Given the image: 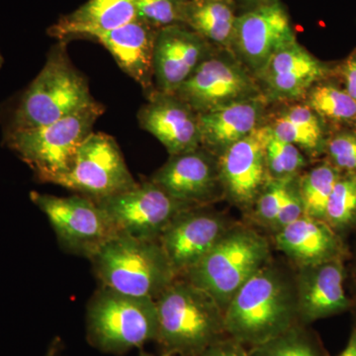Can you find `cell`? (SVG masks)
<instances>
[{"label":"cell","instance_id":"1","mask_svg":"<svg viewBox=\"0 0 356 356\" xmlns=\"http://www.w3.org/2000/svg\"><path fill=\"white\" fill-rule=\"evenodd\" d=\"M296 293L273 267H262L236 293L225 310L227 334L254 348L295 324Z\"/></svg>","mask_w":356,"mask_h":356},{"label":"cell","instance_id":"2","mask_svg":"<svg viewBox=\"0 0 356 356\" xmlns=\"http://www.w3.org/2000/svg\"><path fill=\"white\" fill-rule=\"evenodd\" d=\"M156 343L163 355L197 356L228 337L225 312L209 294L187 280H175L156 300Z\"/></svg>","mask_w":356,"mask_h":356},{"label":"cell","instance_id":"3","mask_svg":"<svg viewBox=\"0 0 356 356\" xmlns=\"http://www.w3.org/2000/svg\"><path fill=\"white\" fill-rule=\"evenodd\" d=\"M86 77L70 62L67 42L48 54L46 64L13 110L6 132L49 125L95 104Z\"/></svg>","mask_w":356,"mask_h":356},{"label":"cell","instance_id":"4","mask_svg":"<svg viewBox=\"0 0 356 356\" xmlns=\"http://www.w3.org/2000/svg\"><path fill=\"white\" fill-rule=\"evenodd\" d=\"M102 286L156 300L177 280L159 241L118 233L89 259Z\"/></svg>","mask_w":356,"mask_h":356},{"label":"cell","instance_id":"5","mask_svg":"<svg viewBox=\"0 0 356 356\" xmlns=\"http://www.w3.org/2000/svg\"><path fill=\"white\" fill-rule=\"evenodd\" d=\"M86 327V339L95 350L107 355H125L156 341V300L102 286L89 300Z\"/></svg>","mask_w":356,"mask_h":356},{"label":"cell","instance_id":"6","mask_svg":"<svg viewBox=\"0 0 356 356\" xmlns=\"http://www.w3.org/2000/svg\"><path fill=\"white\" fill-rule=\"evenodd\" d=\"M269 254L268 243L254 229H228L184 277L209 294L225 312L236 293L266 266Z\"/></svg>","mask_w":356,"mask_h":356},{"label":"cell","instance_id":"7","mask_svg":"<svg viewBox=\"0 0 356 356\" xmlns=\"http://www.w3.org/2000/svg\"><path fill=\"white\" fill-rule=\"evenodd\" d=\"M104 107L99 102L42 127L4 132V144L29 166L40 182L51 184L72 166L77 149L92 133Z\"/></svg>","mask_w":356,"mask_h":356},{"label":"cell","instance_id":"8","mask_svg":"<svg viewBox=\"0 0 356 356\" xmlns=\"http://www.w3.org/2000/svg\"><path fill=\"white\" fill-rule=\"evenodd\" d=\"M51 184L95 202L138 185L116 140L100 132L89 134L77 149L70 170Z\"/></svg>","mask_w":356,"mask_h":356},{"label":"cell","instance_id":"9","mask_svg":"<svg viewBox=\"0 0 356 356\" xmlns=\"http://www.w3.org/2000/svg\"><path fill=\"white\" fill-rule=\"evenodd\" d=\"M30 199L48 218L65 250L90 259L118 234L95 201L81 195L60 197L32 191Z\"/></svg>","mask_w":356,"mask_h":356},{"label":"cell","instance_id":"10","mask_svg":"<svg viewBox=\"0 0 356 356\" xmlns=\"http://www.w3.org/2000/svg\"><path fill=\"white\" fill-rule=\"evenodd\" d=\"M96 203L118 233L145 241H159L180 212L194 208L172 198L151 180Z\"/></svg>","mask_w":356,"mask_h":356},{"label":"cell","instance_id":"11","mask_svg":"<svg viewBox=\"0 0 356 356\" xmlns=\"http://www.w3.org/2000/svg\"><path fill=\"white\" fill-rule=\"evenodd\" d=\"M254 79L233 58L210 54L175 92L198 114L257 97Z\"/></svg>","mask_w":356,"mask_h":356},{"label":"cell","instance_id":"12","mask_svg":"<svg viewBox=\"0 0 356 356\" xmlns=\"http://www.w3.org/2000/svg\"><path fill=\"white\" fill-rule=\"evenodd\" d=\"M295 42L291 20L277 0L238 13L231 49L259 74L274 55Z\"/></svg>","mask_w":356,"mask_h":356},{"label":"cell","instance_id":"13","mask_svg":"<svg viewBox=\"0 0 356 356\" xmlns=\"http://www.w3.org/2000/svg\"><path fill=\"white\" fill-rule=\"evenodd\" d=\"M269 134V126H259L220 154V182L238 205L248 207L266 187L268 177L266 146Z\"/></svg>","mask_w":356,"mask_h":356},{"label":"cell","instance_id":"14","mask_svg":"<svg viewBox=\"0 0 356 356\" xmlns=\"http://www.w3.org/2000/svg\"><path fill=\"white\" fill-rule=\"evenodd\" d=\"M226 222L210 213L189 208L180 212L159 238L177 276H184L226 233Z\"/></svg>","mask_w":356,"mask_h":356},{"label":"cell","instance_id":"15","mask_svg":"<svg viewBox=\"0 0 356 356\" xmlns=\"http://www.w3.org/2000/svg\"><path fill=\"white\" fill-rule=\"evenodd\" d=\"M211 53L209 42L187 26L172 25L159 30L154 53L156 90L175 95Z\"/></svg>","mask_w":356,"mask_h":356},{"label":"cell","instance_id":"16","mask_svg":"<svg viewBox=\"0 0 356 356\" xmlns=\"http://www.w3.org/2000/svg\"><path fill=\"white\" fill-rule=\"evenodd\" d=\"M140 107V128L152 134L170 156L195 151L202 146L199 115L177 95L154 90Z\"/></svg>","mask_w":356,"mask_h":356},{"label":"cell","instance_id":"17","mask_svg":"<svg viewBox=\"0 0 356 356\" xmlns=\"http://www.w3.org/2000/svg\"><path fill=\"white\" fill-rule=\"evenodd\" d=\"M344 259L303 266L297 287V313L304 323L331 317L350 310V299L344 290Z\"/></svg>","mask_w":356,"mask_h":356},{"label":"cell","instance_id":"18","mask_svg":"<svg viewBox=\"0 0 356 356\" xmlns=\"http://www.w3.org/2000/svg\"><path fill=\"white\" fill-rule=\"evenodd\" d=\"M151 181L180 202L195 207L212 197L220 181L218 161L209 152L195 151L170 156Z\"/></svg>","mask_w":356,"mask_h":356},{"label":"cell","instance_id":"19","mask_svg":"<svg viewBox=\"0 0 356 356\" xmlns=\"http://www.w3.org/2000/svg\"><path fill=\"white\" fill-rule=\"evenodd\" d=\"M330 72L327 65L296 41L274 55L257 76L266 84L269 97L292 100L307 95Z\"/></svg>","mask_w":356,"mask_h":356},{"label":"cell","instance_id":"20","mask_svg":"<svg viewBox=\"0 0 356 356\" xmlns=\"http://www.w3.org/2000/svg\"><path fill=\"white\" fill-rule=\"evenodd\" d=\"M159 31L136 18L128 24L100 35L95 41L111 54L126 74L151 93L154 84V44Z\"/></svg>","mask_w":356,"mask_h":356},{"label":"cell","instance_id":"21","mask_svg":"<svg viewBox=\"0 0 356 356\" xmlns=\"http://www.w3.org/2000/svg\"><path fill=\"white\" fill-rule=\"evenodd\" d=\"M278 248L303 266L344 259L343 238L323 220L303 216L278 231Z\"/></svg>","mask_w":356,"mask_h":356},{"label":"cell","instance_id":"22","mask_svg":"<svg viewBox=\"0 0 356 356\" xmlns=\"http://www.w3.org/2000/svg\"><path fill=\"white\" fill-rule=\"evenodd\" d=\"M136 18L137 0H88L72 13L62 16L48 33L58 41L95 40Z\"/></svg>","mask_w":356,"mask_h":356},{"label":"cell","instance_id":"23","mask_svg":"<svg viewBox=\"0 0 356 356\" xmlns=\"http://www.w3.org/2000/svg\"><path fill=\"white\" fill-rule=\"evenodd\" d=\"M262 109L254 97L198 114L202 146L221 154L259 127Z\"/></svg>","mask_w":356,"mask_h":356},{"label":"cell","instance_id":"24","mask_svg":"<svg viewBox=\"0 0 356 356\" xmlns=\"http://www.w3.org/2000/svg\"><path fill=\"white\" fill-rule=\"evenodd\" d=\"M238 16L236 0H185L184 24L210 44L231 48Z\"/></svg>","mask_w":356,"mask_h":356},{"label":"cell","instance_id":"25","mask_svg":"<svg viewBox=\"0 0 356 356\" xmlns=\"http://www.w3.org/2000/svg\"><path fill=\"white\" fill-rule=\"evenodd\" d=\"M271 132L284 142L318 154L325 149L327 140L323 119L308 105H294L269 126Z\"/></svg>","mask_w":356,"mask_h":356},{"label":"cell","instance_id":"26","mask_svg":"<svg viewBox=\"0 0 356 356\" xmlns=\"http://www.w3.org/2000/svg\"><path fill=\"white\" fill-rule=\"evenodd\" d=\"M341 175L329 161H325L302 177L299 191L306 216L325 221L327 201Z\"/></svg>","mask_w":356,"mask_h":356},{"label":"cell","instance_id":"27","mask_svg":"<svg viewBox=\"0 0 356 356\" xmlns=\"http://www.w3.org/2000/svg\"><path fill=\"white\" fill-rule=\"evenodd\" d=\"M307 105L325 120L334 123H355L356 100L344 88L332 84H316L308 92Z\"/></svg>","mask_w":356,"mask_h":356},{"label":"cell","instance_id":"28","mask_svg":"<svg viewBox=\"0 0 356 356\" xmlns=\"http://www.w3.org/2000/svg\"><path fill=\"white\" fill-rule=\"evenodd\" d=\"M250 356H327L317 337L297 325L266 343L250 348Z\"/></svg>","mask_w":356,"mask_h":356},{"label":"cell","instance_id":"29","mask_svg":"<svg viewBox=\"0 0 356 356\" xmlns=\"http://www.w3.org/2000/svg\"><path fill=\"white\" fill-rule=\"evenodd\" d=\"M325 222L339 235L356 227V175L341 173L325 208Z\"/></svg>","mask_w":356,"mask_h":356},{"label":"cell","instance_id":"30","mask_svg":"<svg viewBox=\"0 0 356 356\" xmlns=\"http://www.w3.org/2000/svg\"><path fill=\"white\" fill-rule=\"evenodd\" d=\"M266 159L267 172L273 179H292L306 163L299 147L276 137L271 129L266 142Z\"/></svg>","mask_w":356,"mask_h":356},{"label":"cell","instance_id":"31","mask_svg":"<svg viewBox=\"0 0 356 356\" xmlns=\"http://www.w3.org/2000/svg\"><path fill=\"white\" fill-rule=\"evenodd\" d=\"M184 3L185 0H137L138 18L159 30L184 24Z\"/></svg>","mask_w":356,"mask_h":356},{"label":"cell","instance_id":"32","mask_svg":"<svg viewBox=\"0 0 356 356\" xmlns=\"http://www.w3.org/2000/svg\"><path fill=\"white\" fill-rule=\"evenodd\" d=\"M329 163L341 173L356 175V132L341 131L327 140Z\"/></svg>","mask_w":356,"mask_h":356},{"label":"cell","instance_id":"33","mask_svg":"<svg viewBox=\"0 0 356 356\" xmlns=\"http://www.w3.org/2000/svg\"><path fill=\"white\" fill-rule=\"evenodd\" d=\"M293 179V178H292ZM291 179H273L266 185L257 200V212L262 221L273 224L280 214Z\"/></svg>","mask_w":356,"mask_h":356},{"label":"cell","instance_id":"34","mask_svg":"<svg viewBox=\"0 0 356 356\" xmlns=\"http://www.w3.org/2000/svg\"><path fill=\"white\" fill-rule=\"evenodd\" d=\"M303 216H305V209L300 195L299 187L294 186L291 179L288 184L286 195L281 206L280 214L273 225L280 231Z\"/></svg>","mask_w":356,"mask_h":356},{"label":"cell","instance_id":"35","mask_svg":"<svg viewBox=\"0 0 356 356\" xmlns=\"http://www.w3.org/2000/svg\"><path fill=\"white\" fill-rule=\"evenodd\" d=\"M197 356H250V353L247 346L228 336L211 344Z\"/></svg>","mask_w":356,"mask_h":356},{"label":"cell","instance_id":"36","mask_svg":"<svg viewBox=\"0 0 356 356\" xmlns=\"http://www.w3.org/2000/svg\"><path fill=\"white\" fill-rule=\"evenodd\" d=\"M339 72L343 81L344 89L356 100V50L344 60Z\"/></svg>","mask_w":356,"mask_h":356},{"label":"cell","instance_id":"37","mask_svg":"<svg viewBox=\"0 0 356 356\" xmlns=\"http://www.w3.org/2000/svg\"><path fill=\"white\" fill-rule=\"evenodd\" d=\"M337 356H356V325H353L346 346Z\"/></svg>","mask_w":356,"mask_h":356},{"label":"cell","instance_id":"38","mask_svg":"<svg viewBox=\"0 0 356 356\" xmlns=\"http://www.w3.org/2000/svg\"><path fill=\"white\" fill-rule=\"evenodd\" d=\"M62 350V341L58 337L54 339L44 356H60Z\"/></svg>","mask_w":356,"mask_h":356},{"label":"cell","instance_id":"39","mask_svg":"<svg viewBox=\"0 0 356 356\" xmlns=\"http://www.w3.org/2000/svg\"><path fill=\"white\" fill-rule=\"evenodd\" d=\"M240 1L243 2V3L247 6V9L252 8V7L261 6V4L269 3V2L277 1V0H240ZM236 2H238V0H236ZM238 6V4H236Z\"/></svg>","mask_w":356,"mask_h":356},{"label":"cell","instance_id":"40","mask_svg":"<svg viewBox=\"0 0 356 356\" xmlns=\"http://www.w3.org/2000/svg\"><path fill=\"white\" fill-rule=\"evenodd\" d=\"M355 267H353V280H355V299H350V303H351V307H350V310H353L355 312V325H356V257H355Z\"/></svg>","mask_w":356,"mask_h":356},{"label":"cell","instance_id":"41","mask_svg":"<svg viewBox=\"0 0 356 356\" xmlns=\"http://www.w3.org/2000/svg\"><path fill=\"white\" fill-rule=\"evenodd\" d=\"M140 356H154V355H149V353H145V351H140ZM163 356H172V355H163Z\"/></svg>","mask_w":356,"mask_h":356},{"label":"cell","instance_id":"42","mask_svg":"<svg viewBox=\"0 0 356 356\" xmlns=\"http://www.w3.org/2000/svg\"><path fill=\"white\" fill-rule=\"evenodd\" d=\"M2 65H3V58H2L1 53H0V69H1Z\"/></svg>","mask_w":356,"mask_h":356},{"label":"cell","instance_id":"43","mask_svg":"<svg viewBox=\"0 0 356 356\" xmlns=\"http://www.w3.org/2000/svg\"><path fill=\"white\" fill-rule=\"evenodd\" d=\"M355 124H356V121H355Z\"/></svg>","mask_w":356,"mask_h":356}]
</instances>
